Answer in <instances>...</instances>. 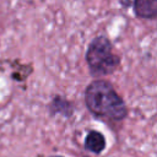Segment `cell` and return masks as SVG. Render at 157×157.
Masks as SVG:
<instances>
[{"label":"cell","mask_w":157,"mask_h":157,"mask_svg":"<svg viewBox=\"0 0 157 157\" xmlns=\"http://www.w3.org/2000/svg\"><path fill=\"white\" fill-rule=\"evenodd\" d=\"M85 103L88 110L102 119L123 120L128 109L113 86L104 80H94L85 91Z\"/></svg>","instance_id":"cell-1"},{"label":"cell","mask_w":157,"mask_h":157,"mask_svg":"<svg viewBox=\"0 0 157 157\" xmlns=\"http://www.w3.org/2000/svg\"><path fill=\"white\" fill-rule=\"evenodd\" d=\"M86 60L91 74L97 77L112 74L119 65V56L113 52L110 40L104 36H99L90 43Z\"/></svg>","instance_id":"cell-2"},{"label":"cell","mask_w":157,"mask_h":157,"mask_svg":"<svg viewBox=\"0 0 157 157\" xmlns=\"http://www.w3.org/2000/svg\"><path fill=\"white\" fill-rule=\"evenodd\" d=\"M134 10L136 16L141 18H155L157 16V1L139 0L134 2Z\"/></svg>","instance_id":"cell-3"},{"label":"cell","mask_w":157,"mask_h":157,"mask_svg":"<svg viewBox=\"0 0 157 157\" xmlns=\"http://www.w3.org/2000/svg\"><path fill=\"white\" fill-rule=\"evenodd\" d=\"M85 147L93 153H101L105 148V139L101 132L92 130L85 139Z\"/></svg>","instance_id":"cell-4"},{"label":"cell","mask_w":157,"mask_h":157,"mask_svg":"<svg viewBox=\"0 0 157 157\" xmlns=\"http://www.w3.org/2000/svg\"><path fill=\"white\" fill-rule=\"evenodd\" d=\"M52 157H61V156H52Z\"/></svg>","instance_id":"cell-5"}]
</instances>
